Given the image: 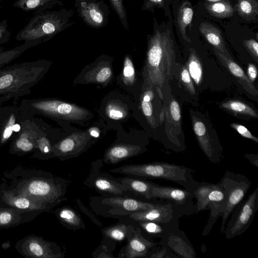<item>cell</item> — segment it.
I'll list each match as a JSON object with an SVG mask.
<instances>
[{
	"instance_id": "6da1fadb",
	"label": "cell",
	"mask_w": 258,
	"mask_h": 258,
	"mask_svg": "<svg viewBox=\"0 0 258 258\" xmlns=\"http://www.w3.org/2000/svg\"><path fill=\"white\" fill-rule=\"evenodd\" d=\"M175 67V50L168 29H155L149 37L144 81L155 88L161 97V89L171 78Z\"/></svg>"
},
{
	"instance_id": "7a4b0ae2",
	"label": "cell",
	"mask_w": 258,
	"mask_h": 258,
	"mask_svg": "<svg viewBox=\"0 0 258 258\" xmlns=\"http://www.w3.org/2000/svg\"><path fill=\"white\" fill-rule=\"evenodd\" d=\"M52 61L45 59L24 61L0 68V106L6 101L15 102L31 93L50 69Z\"/></svg>"
},
{
	"instance_id": "3957f363",
	"label": "cell",
	"mask_w": 258,
	"mask_h": 258,
	"mask_svg": "<svg viewBox=\"0 0 258 258\" xmlns=\"http://www.w3.org/2000/svg\"><path fill=\"white\" fill-rule=\"evenodd\" d=\"M19 106L23 111L49 117L61 126L70 123L88 125L94 118L90 110L55 98L24 99Z\"/></svg>"
},
{
	"instance_id": "277c9868",
	"label": "cell",
	"mask_w": 258,
	"mask_h": 258,
	"mask_svg": "<svg viewBox=\"0 0 258 258\" xmlns=\"http://www.w3.org/2000/svg\"><path fill=\"white\" fill-rule=\"evenodd\" d=\"M110 171L136 178L170 181L182 185L192 193L199 184L192 176V169L183 165L166 162L126 164L110 169Z\"/></svg>"
},
{
	"instance_id": "5b68a950",
	"label": "cell",
	"mask_w": 258,
	"mask_h": 258,
	"mask_svg": "<svg viewBox=\"0 0 258 258\" xmlns=\"http://www.w3.org/2000/svg\"><path fill=\"white\" fill-rule=\"evenodd\" d=\"M74 11L65 8L57 10L45 11L32 17L27 24L16 36L17 41L50 40L54 36L75 25Z\"/></svg>"
},
{
	"instance_id": "8992f818",
	"label": "cell",
	"mask_w": 258,
	"mask_h": 258,
	"mask_svg": "<svg viewBox=\"0 0 258 258\" xmlns=\"http://www.w3.org/2000/svg\"><path fill=\"white\" fill-rule=\"evenodd\" d=\"M194 195L196 199L194 204V214L210 210L208 222L202 232L203 236H207L225 210L226 196L219 182L211 183L205 181L199 182Z\"/></svg>"
},
{
	"instance_id": "52a82bcc",
	"label": "cell",
	"mask_w": 258,
	"mask_h": 258,
	"mask_svg": "<svg viewBox=\"0 0 258 258\" xmlns=\"http://www.w3.org/2000/svg\"><path fill=\"white\" fill-rule=\"evenodd\" d=\"M157 204L125 196L103 195L92 198L90 205L96 213L106 217L122 219L130 214L144 211Z\"/></svg>"
},
{
	"instance_id": "ba28073f",
	"label": "cell",
	"mask_w": 258,
	"mask_h": 258,
	"mask_svg": "<svg viewBox=\"0 0 258 258\" xmlns=\"http://www.w3.org/2000/svg\"><path fill=\"white\" fill-rule=\"evenodd\" d=\"M21 194L55 206L62 201L67 191V182L60 177L38 178L26 181L21 184Z\"/></svg>"
},
{
	"instance_id": "9c48e42d",
	"label": "cell",
	"mask_w": 258,
	"mask_h": 258,
	"mask_svg": "<svg viewBox=\"0 0 258 258\" xmlns=\"http://www.w3.org/2000/svg\"><path fill=\"white\" fill-rule=\"evenodd\" d=\"M219 182L226 196V208L222 215L220 229L221 234L223 235L228 219L249 189L251 181L245 175L227 170Z\"/></svg>"
},
{
	"instance_id": "30bf717a",
	"label": "cell",
	"mask_w": 258,
	"mask_h": 258,
	"mask_svg": "<svg viewBox=\"0 0 258 258\" xmlns=\"http://www.w3.org/2000/svg\"><path fill=\"white\" fill-rule=\"evenodd\" d=\"M258 209V187L242 200L231 213L223 235L226 239L243 234L250 226Z\"/></svg>"
},
{
	"instance_id": "8fae6325",
	"label": "cell",
	"mask_w": 258,
	"mask_h": 258,
	"mask_svg": "<svg viewBox=\"0 0 258 258\" xmlns=\"http://www.w3.org/2000/svg\"><path fill=\"white\" fill-rule=\"evenodd\" d=\"M133 101L125 95L110 93L104 98L100 107L101 118L108 123V127H121L120 124L133 115Z\"/></svg>"
},
{
	"instance_id": "7c38bea8",
	"label": "cell",
	"mask_w": 258,
	"mask_h": 258,
	"mask_svg": "<svg viewBox=\"0 0 258 258\" xmlns=\"http://www.w3.org/2000/svg\"><path fill=\"white\" fill-rule=\"evenodd\" d=\"M97 140L90 136L87 130L82 131L75 129L52 145V154L61 160L77 157Z\"/></svg>"
},
{
	"instance_id": "4fadbf2b",
	"label": "cell",
	"mask_w": 258,
	"mask_h": 258,
	"mask_svg": "<svg viewBox=\"0 0 258 258\" xmlns=\"http://www.w3.org/2000/svg\"><path fill=\"white\" fill-rule=\"evenodd\" d=\"M25 112L20 131L12 140L11 147L13 151L23 153L29 152L36 148L37 140L48 124L41 118Z\"/></svg>"
},
{
	"instance_id": "5bb4252c",
	"label": "cell",
	"mask_w": 258,
	"mask_h": 258,
	"mask_svg": "<svg viewBox=\"0 0 258 258\" xmlns=\"http://www.w3.org/2000/svg\"><path fill=\"white\" fill-rule=\"evenodd\" d=\"M113 60L112 57L106 55L98 56L93 62L86 66L77 76L74 83L107 86L113 77Z\"/></svg>"
},
{
	"instance_id": "9a60e30c",
	"label": "cell",
	"mask_w": 258,
	"mask_h": 258,
	"mask_svg": "<svg viewBox=\"0 0 258 258\" xmlns=\"http://www.w3.org/2000/svg\"><path fill=\"white\" fill-rule=\"evenodd\" d=\"M150 198H159L170 202L182 210L186 216L194 214V193L185 188L163 186L153 183Z\"/></svg>"
},
{
	"instance_id": "2e32d148",
	"label": "cell",
	"mask_w": 258,
	"mask_h": 258,
	"mask_svg": "<svg viewBox=\"0 0 258 258\" xmlns=\"http://www.w3.org/2000/svg\"><path fill=\"white\" fill-rule=\"evenodd\" d=\"M105 152L103 162L115 164L146 151L147 148L135 141L133 135H120Z\"/></svg>"
},
{
	"instance_id": "e0dca14e",
	"label": "cell",
	"mask_w": 258,
	"mask_h": 258,
	"mask_svg": "<svg viewBox=\"0 0 258 258\" xmlns=\"http://www.w3.org/2000/svg\"><path fill=\"white\" fill-rule=\"evenodd\" d=\"M128 242L118 253L121 258L149 257L152 251L159 245L158 242L150 240L141 229L131 225L127 237Z\"/></svg>"
},
{
	"instance_id": "ac0fdd59",
	"label": "cell",
	"mask_w": 258,
	"mask_h": 258,
	"mask_svg": "<svg viewBox=\"0 0 258 258\" xmlns=\"http://www.w3.org/2000/svg\"><path fill=\"white\" fill-rule=\"evenodd\" d=\"M184 215L186 216V214L182 210L172 203L165 201L163 203H158L154 208L130 214L123 218H127L133 222L150 221L160 223L179 220Z\"/></svg>"
},
{
	"instance_id": "d6986e66",
	"label": "cell",
	"mask_w": 258,
	"mask_h": 258,
	"mask_svg": "<svg viewBox=\"0 0 258 258\" xmlns=\"http://www.w3.org/2000/svg\"><path fill=\"white\" fill-rule=\"evenodd\" d=\"M25 115L17 105L0 106V145L17 136Z\"/></svg>"
},
{
	"instance_id": "ffe728a7",
	"label": "cell",
	"mask_w": 258,
	"mask_h": 258,
	"mask_svg": "<svg viewBox=\"0 0 258 258\" xmlns=\"http://www.w3.org/2000/svg\"><path fill=\"white\" fill-rule=\"evenodd\" d=\"M102 162L99 160L92 165L91 171L85 181L86 185L93 187L103 195L125 196L129 192L123 185L116 181L114 177L99 170Z\"/></svg>"
},
{
	"instance_id": "44dd1931",
	"label": "cell",
	"mask_w": 258,
	"mask_h": 258,
	"mask_svg": "<svg viewBox=\"0 0 258 258\" xmlns=\"http://www.w3.org/2000/svg\"><path fill=\"white\" fill-rule=\"evenodd\" d=\"M76 9L79 17L90 27L100 29L108 23L110 11L103 0L82 2Z\"/></svg>"
},
{
	"instance_id": "7402d4cb",
	"label": "cell",
	"mask_w": 258,
	"mask_h": 258,
	"mask_svg": "<svg viewBox=\"0 0 258 258\" xmlns=\"http://www.w3.org/2000/svg\"><path fill=\"white\" fill-rule=\"evenodd\" d=\"M22 249L24 254L30 257L59 258L64 256V252L54 243L46 241L36 237L25 239Z\"/></svg>"
},
{
	"instance_id": "603a6c76",
	"label": "cell",
	"mask_w": 258,
	"mask_h": 258,
	"mask_svg": "<svg viewBox=\"0 0 258 258\" xmlns=\"http://www.w3.org/2000/svg\"><path fill=\"white\" fill-rule=\"evenodd\" d=\"M194 130L198 142L203 152L213 163H219L222 154V148L216 143L208 133L204 123L196 120L194 122Z\"/></svg>"
},
{
	"instance_id": "cb8c5ba5",
	"label": "cell",
	"mask_w": 258,
	"mask_h": 258,
	"mask_svg": "<svg viewBox=\"0 0 258 258\" xmlns=\"http://www.w3.org/2000/svg\"><path fill=\"white\" fill-rule=\"evenodd\" d=\"M166 245L178 257L196 258V250L183 231L178 228L158 242Z\"/></svg>"
},
{
	"instance_id": "d4e9b609",
	"label": "cell",
	"mask_w": 258,
	"mask_h": 258,
	"mask_svg": "<svg viewBox=\"0 0 258 258\" xmlns=\"http://www.w3.org/2000/svg\"><path fill=\"white\" fill-rule=\"evenodd\" d=\"M2 197V200L5 203L17 209V210L27 211H44L52 208L53 206L47 204L42 201L33 199L21 194L16 195L13 193L3 192Z\"/></svg>"
},
{
	"instance_id": "484cf974",
	"label": "cell",
	"mask_w": 258,
	"mask_h": 258,
	"mask_svg": "<svg viewBox=\"0 0 258 258\" xmlns=\"http://www.w3.org/2000/svg\"><path fill=\"white\" fill-rule=\"evenodd\" d=\"M132 222L141 229L143 234L148 239H165L170 233L179 228L178 219L160 223L150 221Z\"/></svg>"
},
{
	"instance_id": "4316f807",
	"label": "cell",
	"mask_w": 258,
	"mask_h": 258,
	"mask_svg": "<svg viewBox=\"0 0 258 258\" xmlns=\"http://www.w3.org/2000/svg\"><path fill=\"white\" fill-rule=\"evenodd\" d=\"M215 52L220 61L222 62L230 72L238 79L244 88L250 94L257 96V90L246 75L241 68L232 59L228 58L225 54L215 49Z\"/></svg>"
},
{
	"instance_id": "83f0119b",
	"label": "cell",
	"mask_w": 258,
	"mask_h": 258,
	"mask_svg": "<svg viewBox=\"0 0 258 258\" xmlns=\"http://www.w3.org/2000/svg\"><path fill=\"white\" fill-rule=\"evenodd\" d=\"M114 179L123 185L128 192H131L138 196L143 197L150 200V192L153 182L134 178V177H123L115 178Z\"/></svg>"
},
{
	"instance_id": "f1b7e54d",
	"label": "cell",
	"mask_w": 258,
	"mask_h": 258,
	"mask_svg": "<svg viewBox=\"0 0 258 258\" xmlns=\"http://www.w3.org/2000/svg\"><path fill=\"white\" fill-rule=\"evenodd\" d=\"M117 80L118 83L126 91L133 95L135 94L137 83L136 70L132 57L128 54H126L124 57L122 71Z\"/></svg>"
},
{
	"instance_id": "f546056e",
	"label": "cell",
	"mask_w": 258,
	"mask_h": 258,
	"mask_svg": "<svg viewBox=\"0 0 258 258\" xmlns=\"http://www.w3.org/2000/svg\"><path fill=\"white\" fill-rule=\"evenodd\" d=\"M62 5L61 0H16L14 3V7L34 14Z\"/></svg>"
},
{
	"instance_id": "4dcf8cb0",
	"label": "cell",
	"mask_w": 258,
	"mask_h": 258,
	"mask_svg": "<svg viewBox=\"0 0 258 258\" xmlns=\"http://www.w3.org/2000/svg\"><path fill=\"white\" fill-rule=\"evenodd\" d=\"M199 30L207 41L216 49L224 54L227 53L223 36L217 27L212 24L202 22L200 25Z\"/></svg>"
},
{
	"instance_id": "1f68e13d",
	"label": "cell",
	"mask_w": 258,
	"mask_h": 258,
	"mask_svg": "<svg viewBox=\"0 0 258 258\" xmlns=\"http://www.w3.org/2000/svg\"><path fill=\"white\" fill-rule=\"evenodd\" d=\"M43 43L41 40L25 41L24 43L8 50L0 48V68L10 64L27 50Z\"/></svg>"
},
{
	"instance_id": "d6a6232c",
	"label": "cell",
	"mask_w": 258,
	"mask_h": 258,
	"mask_svg": "<svg viewBox=\"0 0 258 258\" xmlns=\"http://www.w3.org/2000/svg\"><path fill=\"white\" fill-rule=\"evenodd\" d=\"M194 10L190 3L188 1L183 2L180 6L177 14V24L179 32L182 38L187 42L190 41L186 34V28L192 20Z\"/></svg>"
},
{
	"instance_id": "836d02e7",
	"label": "cell",
	"mask_w": 258,
	"mask_h": 258,
	"mask_svg": "<svg viewBox=\"0 0 258 258\" xmlns=\"http://www.w3.org/2000/svg\"><path fill=\"white\" fill-rule=\"evenodd\" d=\"M57 216L62 223L70 229L77 230L85 228L81 217L70 207H64L59 209Z\"/></svg>"
},
{
	"instance_id": "e575fe53",
	"label": "cell",
	"mask_w": 258,
	"mask_h": 258,
	"mask_svg": "<svg viewBox=\"0 0 258 258\" xmlns=\"http://www.w3.org/2000/svg\"><path fill=\"white\" fill-rule=\"evenodd\" d=\"M205 6L209 13L216 18L230 17L234 13L233 8L229 1L209 3L206 4Z\"/></svg>"
},
{
	"instance_id": "d590c367",
	"label": "cell",
	"mask_w": 258,
	"mask_h": 258,
	"mask_svg": "<svg viewBox=\"0 0 258 258\" xmlns=\"http://www.w3.org/2000/svg\"><path fill=\"white\" fill-rule=\"evenodd\" d=\"M131 224L118 223L102 229V234L107 238L121 241L127 238Z\"/></svg>"
},
{
	"instance_id": "8d00e7d4",
	"label": "cell",
	"mask_w": 258,
	"mask_h": 258,
	"mask_svg": "<svg viewBox=\"0 0 258 258\" xmlns=\"http://www.w3.org/2000/svg\"><path fill=\"white\" fill-rule=\"evenodd\" d=\"M236 10L242 18L249 20L258 14L257 0H237Z\"/></svg>"
},
{
	"instance_id": "74e56055",
	"label": "cell",
	"mask_w": 258,
	"mask_h": 258,
	"mask_svg": "<svg viewBox=\"0 0 258 258\" xmlns=\"http://www.w3.org/2000/svg\"><path fill=\"white\" fill-rule=\"evenodd\" d=\"M187 66L191 79L197 85H199L202 79V67L197 53L193 49L190 51Z\"/></svg>"
},
{
	"instance_id": "f35d334b",
	"label": "cell",
	"mask_w": 258,
	"mask_h": 258,
	"mask_svg": "<svg viewBox=\"0 0 258 258\" xmlns=\"http://www.w3.org/2000/svg\"><path fill=\"white\" fill-rule=\"evenodd\" d=\"M221 107L227 110L257 118L258 115L254 110L246 104L237 100H230L222 104Z\"/></svg>"
},
{
	"instance_id": "ab89813d",
	"label": "cell",
	"mask_w": 258,
	"mask_h": 258,
	"mask_svg": "<svg viewBox=\"0 0 258 258\" xmlns=\"http://www.w3.org/2000/svg\"><path fill=\"white\" fill-rule=\"evenodd\" d=\"M15 209H0V227H6L20 223L21 213Z\"/></svg>"
},
{
	"instance_id": "60d3db41",
	"label": "cell",
	"mask_w": 258,
	"mask_h": 258,
	"mask_svg": "<svg viewBox=\"0 0 258 258\" xmlns=\"http://www.w3.org/2000/svg\"><path fill=\"white\" fill-rule=\"evenodd\" d=\"M113 11L116 13L124 28L128 31V23L127 13L125 9L123 0H108ZM129 1V0H125Z\"/></svg>"
},
{
	"instance_id": "b9f144b4",
	"label": "cell",
	"mask_w": 258,
	"mask_h": 258,
	"mask_svg": "<svg viewBox=\"0 0 258 258\" xmlns=\"http://www.w3.org/2000/svg\"><path fill=\"white\" fill-rule=\"evenodd\" d=\"M151 253L149 258H178L166 245H159Z\"/></svg>"
},
{
	"instance_id": "7bdbcfd3",
	"label": "cell",
	"mask_w": 258,
	"mask_h": 258,
	"mask_svg": "<svg viewBox=\"0 0 258 258\" xmlns=\"http://www.w3.org/2000/svg\"><path fill=\"white\" fill-rule=\"evenodd\" d=\"M100 119V120L94 123L87 129L90 136L97 139H99L106 131L107 125L105 124V121L102 118Z\"/></svg>"
},
{
	"instance_id": "ee69618b",
	"label": "cell",
	"mask_w": 258,
	"mask_h": 258,
	"mask_svg": "<svg viewBox=\"0 0 258 258\" xmlns=\"http://www.w3.org/2000/svg\"><path fill=\"white\" fill-rule=\"evenodd\" d=\"M180 79L187 89L192 94L195 93V89L191 78L186 68L184 67L180 73Z\"/></svg>"
},
{
	"instance_id": "f6af8a7d",
	"label": "cell",
	"mask_w": 258,
	"mask_h": 258,
	"mask_svg": "<svg viewBox=\"0 0 258 258\" xmlns=\"http://www.w3.org/2000/svg\"><path fill=\"white\" fill-rule=\"evenodd\" d=\"M10 35L7 20L4 19L0 22V48L9 41Z\"/></svg>"
},
{
	"instance_id": "bcb514c9",
	"label": "cell",
	"mask_w": 258,
	"mask_h": 258,
	"mask_svg": "<svg viewBox=\"0 0 258 258\" xmlns=\"http://www.w3.org/2000/svg\"><path fill=\"white\" fill-rule=\"evenodd\" d=\"M230 126L235 129L241 136L250 139L256 143H258V139L253 136L250 132L244 126L235 123L231 124Z\"/></svg>"
},
{
	"instance_id": "7dc6e473",
	"label": "cell",
	"mask_w": 258,
	"mask_h": 258,
	"mask_svg": "<svg viewBox=\"0 0 258 258\" xmlns=\"http://www.w3.org/2000/svg\"><path fill=\"white\" fill-rule=\"evenodd\" d=\"M243 45L257 61L258 58V43L254 39L244 40Z\"/></svg>"
},
{
	"instance_id": "c3c4849f",
	"label": "cell",
	"mask_w": 258,
	"mask_h": 258,
	"mask_svg": "<svg viewBox=\"0 0 258 258\" xmlns=\"http://www.w3.org/2000/svg\"><path fill=\"white\" fill-rule=\"evenodd\" d=\"M170 112L172 119L179 121L181 118L180 109L178 103L175 100H172L170 105Z\"/></svg>"
},
{
	"instance_id": "681fc988",
	"label": "cell",
	"mask_w": 258,
	"mask_h": 258,
	"mask_svg": "<svg viewBox=\"0 0 258 258\" xmlns=\"http://www.w3.org/2000/svg\"><path fill=\"white\" fill-rule=\"evenodd\" d=\"M163 5V0H145L143 9L150 10L154 7H161Z\"/></svg>"
},
{
	"instance_id": "f907efd6",
	"label": "cell",
	"mask_w": 258,
	"mask_h": 258,
	"mask_svg": "<svg viewBox=\"0 0 258 258\" xmlns=\"http://www.w3.org/2000/svg\"><path fill=\"white\" fill-rule=\"evenodd\" d=\"M257 69L256 66L252 63H249L247 68V76L249 79L253 82L257 77Z\"/></svg>"
},
{
	"instance_id": "816d5d0a",
	"label": "cell",
	"mask_w": 258,
	"mask_h": 258,
	"mask_svg": "<svg viewBox=\"0 0 258 258\" xmlns=\"http://www.w3.org/2000/svg\"><path fill=\"white\" fill-rule=\"evenodd\" d=\"M251 164L255 166L256 168L258 167V156L254 154H246L244 155Z\"/></svg>"
},
{
	"instance_id": "f5cc1de1",
	"label": "cell",
	"mask_w": 258,
	"mask_h": 258,
	"mask_svg": "<svg viewBox=\"0 0 258 258\" xmlns=\"http://www.w3.org/2000/svg\"><path fill=\"white\" fill-rule=\"evenodd\" d=\"M98 0H75L74 5L75 7L77 8L79 6L80 3L82 2H96Z\"/></svg>"
},
{
	"instance_id": "db71d44e",
	"label": "cell",
	"mask_w": 258,
	"mask_h": 258,
	"mask_svg": "<svg viewBox=\"0 0 258 258\" xmlns=\"http://www.w3.org/2000/svg\"><path fill=\"white\" fill-rule=\"evenodd\" d=\"M206 2L208 3H216L221 1H229V0H205Z\"/></svg>"
},
{
	"instance_id": "11a10c76",
	"label": "cell",
	"mask_w": 258,
	"mask_h": 258,
	"mask_svg": "<svg viewBox=\"0 0 258 258\" xmlns=\"http://www.w3.org/2000/svg\"><path fill=\"white\" fill-rule=\"evenodd\" d=\"M10 243L9 242H6L4 243L2 245V247L5 249H7L10 246Z\"/></svg>"
},
{
	"instance_id": "9f6ffc18",
	"label": "cell",
	"mask_w": 258,
	"mask_h": 258,
	"mask_svg": "<svg viewBox=\"0 0 258 258\" xmlns=\"http://www.w3.org/2000/svg\"><path fill=\"white\" fill-rule=\"evenodd\" d=\"M2 0H0V4L1 3Z\"/></svg>"
}]
</instances>
